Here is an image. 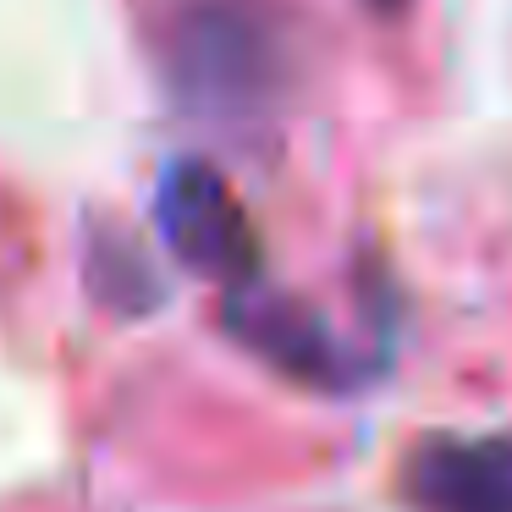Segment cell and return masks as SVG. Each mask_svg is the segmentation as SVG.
I'll use <instances>...</instances> for the list:
<instances>
[{
	"label": "cell",
	"instance_id": "cell-1",
	"mask_svg": "<svg viewBox=\"0 0 512 512\" xmlns=\"http://www.w3.org/2000/svg\"><path fill=\"white\" fill-rule=\"evenodd\" d=\"M160 232L166 248L199 276H215L226 287L254 276L259 243L237 204L232 182L210 166H177L160 188Z\"/></svg>",
	"mask_w": 512,
	"mask_h": 512
},
{
	"label": "cell",
	"instance_id": "cell-2",
	"mask_svg": "<svg viewBox=\"0 0 512 512\" xmlns=\"http://www.w3.org/2000/svg\"><path fill=\"white\" fill-rule=\"evenodd\" d=\"M408 496L424 512H512V435H446L408 463Z\"/></svg>",
	"mask_w": 512,
	"mask_h": 512
},
{
	"label": "cell",
	"instance_id": "cell-3",
	"mask_svg": "<svg viewBox=\"0 0 512 512\" xmlns=\"http://www.w3.org/2000/svg\"><path fill=\"white\" fill-rule=\"evenodd\" d=\"M226 325H232L259 358L287 369V375L314 380V386H336V380H342V347L331 342L320 314H309L303 303L281 298V292H265L254 276L232 287Z\"/></svg>",
	"mask_w": 512,
	"mask_h": 512
},
{
	"label": "cell",
	"instance_id": "cell-4",
	"mask_svg": "<svg viewBox=\"0 0 512 512\" xmlns=\"http://www.w3.org/2000/svg\"><path fill=\"white\" fill-rule=\"evenodd\" d=\"M369 6H375V12H386V17H391V12H402V6H408V0H369Z\"/></svg>",
	"mask_w": 512,
	"mask_h": 512
}]
</instances>
